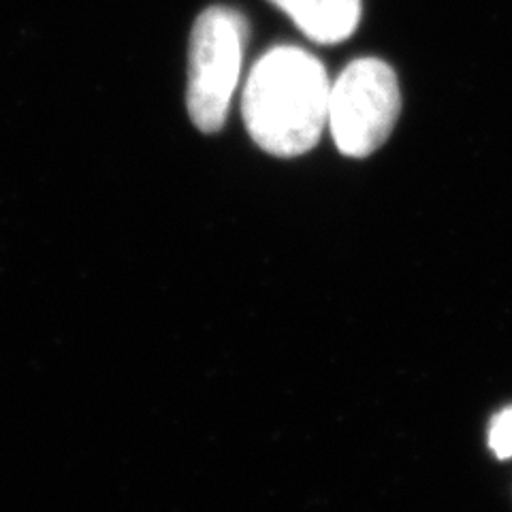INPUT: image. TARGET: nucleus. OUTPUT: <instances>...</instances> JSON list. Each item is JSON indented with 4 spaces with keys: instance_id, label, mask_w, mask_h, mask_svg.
Wrapping results in <instances>:
<instances>
[{
    "instance_id": "obj_1",
    "label": "nucleus",
    "mask_w": 512,
    "mask_h": 512,
    "mask_svg": "<svg viewBox=\"0 0 512 512\" xmlns=\"http://www.w3.org/2000/svg\"><path fill=\"white\" fill-rule=\"evenodd\" d=\"M329 92L327 69L314 54L291 45L265 52L242 96L250 137L280 158L310 152L329 124Z\"/></svg>"
},
{
    "instance_id": "obj_2",
    "label": "nucleus",
    "mask_w": 512,
    "mask_h": 512,
    "mask_svg": "<svg viewBox=\"0 0 512 512\" xmlns=\"http://www.w3.org/2000/svg\"><path fill=\"white\" fill-rule=\"evenodd\" d=\"M248 22L231 7L205 9L192 28L188 114L203 133H218L242 73Z\"/></svg>"
},
{
    "instance_id": "obj_3",
    "label": "nucleus",
    "mask_w": 512,
    "mask_h": 512,
    "mask_svg": "<svg viewBox=\"0 0 512 512\" xmlns=\"http://www.w3.org/2000/svg\"><path fill=\"white\" fill-rule=\"evenodd\" d=\"M402 109L395 71L378 58L350 62L331 84L329 126L335 146L350 158L374 154L389 139Z\"/></svg>"
},
{
    "instance_id": "obj_4",
    "label": "nucleus",
    "mask_w": 512,
    "mask_h": 512,
    "mask_svg": "<svg viewBox=\"0 0 512 512\" xmlns=\"http://www.w3.org/2000/svg\"><path fill=\"white\" fill-rule=\"evenodd\" d=\"M280 7L308 39L335 45L361 22V0H269Z\"/></svg>"
},
{
    "instance_id": "obj_5",
    "label": "nucleus",
    "mask_w": 512,
    "mask_h": 512,
    "mask_svg": "<svg viewBox=\"0 0 512 512\" xmlns=\"http://www.w3.org/2000/svg\"><path fill=\"white\" fill-rule=\"evenodd\" d=\"M489 446L500 459L512 457V406L493 419L489 429Z\"/></svg>"
}]
</instances>
